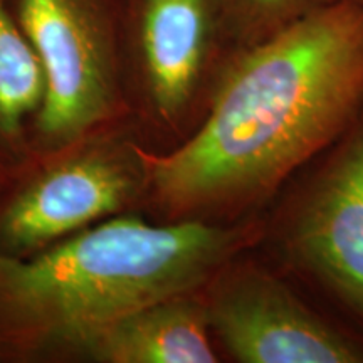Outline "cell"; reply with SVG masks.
Masks as SVG:
<instances>
[{"label": "cell", "instance_id": "obj_5", "mask_svg": "<svg viewBox=\"0 0 363 363\" xmlns=\"http://www.w3.org/2000/svg\"><path fill=\"white\" fill-rule=\"evenodd\" d=\"M44 72L30 152L62 145L126 113L120 62L126 0H7Z\"/></svg>", "mask_w": 363, "mask_h": 363}, {"label": "cell", "instance_id": "obj_3", "mask_svg": "<svg viewBox=\"0 0 363 363\" xmlns=\"http://www.w3.org/2000/svg\"><path fill=\"white\" fill-rule=\"evenodd\" d=\"M143 147L121 113L0 172V257L24 259L113 217L142 214Z\"/></svg>", "mask_w": 363, "mask_h": 363}, {"label": "cell", "instance_id": "obj_6", "mask_svg": "<svg viewBox=\"0 0 363 363\" xmlns=\"http://www.w3.org/2000/svg\"><path fill=\"white\" fill-rule=\"evenodd\" d=\"M212 337L242 363H360L363 352L269 276L229 271L203 288Z\"/></svg>", "mask_w": 363, "mask_h": 363}, {"label": "cell", "instance_id": "obj_7", "mask_svg": "<svg viewBox=\"0 0 363 363\" xmlns=\"http://www.w3.org/2000/svg\"><path fill=\"white\" fill-rule=\"evenodd\" d=\"M293 239L306 266L363 315V135L318 185Z\"/></svg>", "mask_w": 363, "mask_h": 363}, {"label": "cell", "instance_id": "obj_9", "mask_svg": "<svg viewBox=\"0 0 363 363\" xmlns=\"http://www.w3.org/2000/svg\"><path fill=\"white\" fill-rule=\"evenodd\" d=\"M45 81L33 45L7 0H0V172L30 153L29 128L44 101Z\"/></svg>", "mask_w": 363, "mask_h": 363}, {"label": "cell", "instance_id": "obj_4", "mask_svg": "<svg viewBox=\"0 0 363 363\" xmlns=\"http://www.w3.org/2000/svg\"><path fill=\"white\" fill-rule=\"evenodd\" d=\"M224 34L220 0H126L121 96L147 148L167 152L201 125Z\"/></svg>", "mask_w": 363, "mask_h": 363}, {"label": "cell", "instance_id": "obj_10", "mask_svg": "<svg viewBox=\"0 0 363 363\" xmlns=\"http://www.w3.org/2000/svg\"><path fill=\"white\" fill-rule=\"evenodd\" d=\"M313 0H220L227 34L252 39L254 33L269 35L308 11Z\"/></svg>", "mask_w": 363, "mask_h": 363}, {"label": "cell", "instance_id": "obj_8", "mask_svg": "<svg viewBox=\"0 0 363 363\" xmlns=\"http://www.w3.org/2000/svg\"><path fill=\"white\" fill-rule=\"evenodd\" d=\"M203 288L142 306L116 320L89 345L81 363L219 362Z\"/></svg>", "mask_w": 363, "mask_h": 363}, {"label": "cell", "instance_id": "obj_1", "mask_svg": "<svg viewBox=\"0 0 363 363\" xmlns=\"http://www.w3.org/2000/svg\"><path fill=\"white\" fill-rule=\"evenodd\" d=\"M363 101V2L318 4L222 65L201 125L167 152L143 147L142 216L211 222L311 158Z\"/></svg>", "mask_w": 363, "mask_h": 363}, {"label": "cell", "instance_id": "obj_2", "mask_svg": "<svg viewBox=\"0 0 363 363\" xmlns=\"http://www.w3.org/2000/svg\"><path fill=\"white\" fill-rule=\"evenodd\" d=\"M247 235L126 214L30 257H0V363H81L116 320L207 286Z\"/></svg>", "mask_w": 363, "mask_h": 363}]
</instances>
